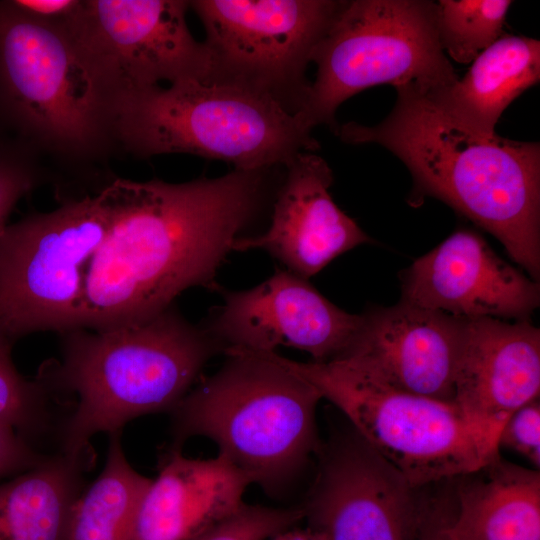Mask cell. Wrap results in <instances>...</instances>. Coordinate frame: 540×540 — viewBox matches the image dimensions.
Masks as SVG:
<instances>
[{
	"label": "cell",
	"mask_w": 540,
	"mask_h": 540,
	"mask_svg": "<svg viewBox=\"0 0 540 540\" xmlns=\"http://www.w3.org/2000/svg\"><path fill=\"white\" fill-rule=\"evenodd\" d=\"M264 170L234 169L182 183L115 178L101 191L108 208L81 299V328L147 320L215 274L260 203Z\"/></svg>",
	"instance_id": "obj_1"
},
{
	"label": "cell",
	"mask_w": 540,
	"mask_h": 540,
	"mask_svg": "<svg viewBox=\"0 0 540 540\" xmlns=\"http://www.w3.org/2000/svg\"><path fill=\"white\" fill-rule=\"evenodd\" d=\"M396 103L379 124L333 131L345 143L381 145L413 178L411 198H437L492 234L539 281L540 145L483 135L462 125L432 89L395 88Z\"/></svg>",
	"instance_id": "obj_2"
},
{
	"label": "cell",
	"mask_w": 540,
	"mask_h": 540,
	"mask_svg": "<svg viewBox=\"0 0 540 540\" xmlns=\"http://www.w3.org/2000/svg\"><path fill=\"white\" fill-rule=\"evenodd\" d=\"M62 336L63 360L46 377L77 396L63 432V454L77 460L97 433L172 412L207 361L223 352L207 329L190 324L172 306L141 322Z\"/></svg>",
	"instance_id": "obj_3"
},
{
	"label": "cell",
	"mask_w": 540,
	"mask_h": 540,
	"mask_svg": "<svg viewBox=\"0 0 540 540\" xmlns=\"http://www.w3.org/2000/svg\"><path fill=\"white\" fill-rule=\"evenodd\" d=\"M213 375L200 377L171 412L172 449L195 436L268 496L292 490L321 446L317 390L285 367L276 352L229 348Z\"/></svg>",
	"instance_id": "obj_4"
},
{
	"label": "cell",
	"mask_w": 540,
	"mask_h": 540,
	"mask_svg": "<svg viewBox=\"0 0 540 540\" xmlns=\"http://www.w3.org/2000/svg\"><path fill=\"white\" fill-rule=\"evenodd\" d=\"M122 92L66 26L0 0V124L36 153L66 162L117 148Z\"/></svg>",
	"instance_id": "obj_5"
},
{
	"label": "cell",
	"mask_w": 540,
	"mask_h": 540,
	"mask_svg": "<svg viewBox=\"0 0 540 540\" xmlns=\"http://www.w3.org/2000/svg\"><path fill=\"white\" fill-rule=\"evenodd\" d=\"M117 148L140 158L184 153L265 170L313 152L318 141L273 98L216 80L127 91L117 104Z\"/></svg>",
	"instance_id": "obj_6"
},
{
	"label": "cell",
	"mask_w": 540,
	"mask_h": 540,
	"mask_svg": "<svg viewBox=\"0 0 540 540\" xmlns=\"http://www.w3.org/2000/svg\"><path fill=\"white\" fill-rule=\"evenodd\" d=\"M278 359L416 488L473 473L499 455L498 435L455 403L396 388L356 359Z\"/></svg>",
	"instance_id": "obj_7"
},
{
	"label": "cell",
	"mask_w": 540,
	"mask_h": 540,
	"mask_svg": "<svg viewBox=\"0 0 540 540\" xmlns=\"http://www.w3.org/2000/svg\"><path fill=\"white\" fill-rule=\"evenodd\" d=\"M311 62L315 80L297 114L312 130L327 124L334 131L338 107L367 88L438 90L458 79L439 41L433 1H340Z\"/></svg>",
	"instance_id": "obj_8"
},
{
	"label": "cell",
	"mask_w": 540,
	"mask_h": 540,
	"mask_svg": "<svg viewBox=\"0 0 540 540\" xmlns=\"http://www.w3.org/2000/svg\"><path fill=\"white\" fill-rule=\"evenodd\" d=\"M108 208L100 189L0 232V335L81 329V299Z\"/></svg>",
	"instance_id": "obj_9"
},
{
	"label": "cell",
	"mask_w": 540,
	"mask_h": 540,
	"mask_svg": "<svg viewBox=\"0 0 540 540\" xmlns=\"http://www.w3.org/2000/svg\"><path fill=\"white\" fill-rule=\"evenodd\" d=\"M333 0H194L203 23L211 80L267 95L298 113L312 53L339 7Z\"/></svg>",
	"instance_id": "obj_10"
},
{
	"label": "cell",
	"mask_w": 540,
	"mask_h": 540,
	"mask_svg": "<svg viewBox=\"0 0 540 540\" xmlns=\"http://www.w3.org/2000/svg\"><path fill=\"white\" fill-rule=\"evenodd\" d=\"M188 8L184 0H82L67 29L123 94L210 81L211 56L188 28Z\"/></svg>",
	"instance_id": "obj_11"
},
{
	"label": "cell",
	"mask_w": 540,
	"mask_h": 540,
	"mask_svg": "<svg viewBox=\"0 0 540 540\" xmlns=\"http://www.w3.org/2000/svg\"><path fill=\"white\" fill-rule=\"evenodd\" d=\"M300 504L325 540H417L424 497L353 429L320 446Z\"/></svg>",
	"instance_id": "obj_12"
},
{
	"label": "cell",
	"mask_w": 540,
	"mask_h": 540,
	"mask_svg": "<svg viewBox=\"0 0 540 540\" xmlns=\"http://www.w3.org/2000/svg\"><path fill=\"white\" fill-rule=\"evenodd\" d=\"M318 292L308 279L276 270L260 285L228 292L207 328L225 349L275 352L288 346L324 362L341 356L362 325Z\"/></svg>",
	"instance_id": "obj_13"
},
{
	"label": "cell",
	"mask_w": 540,
	"mask_h": 540,
	"mask_svg": "<svg viewBox=\"0 0 540 540\" xmlns=\"http://www.w3.org/2000/svg\"><path fill=\"white\" fill-rule=\"evenodd\" d=\"M401 293L400 300L466 319L528 320L540 305L539 281L464 228L401 273Z\"/></svg>",
	"instance_id": "obj_14"
},
{
	"label": "cell",
	"mask_w": 540,
	"mask_h": 540,
	"mask_svg": "<svg viewBox=\"0 0 540 540\" xmlns=\"http://www.w3.org/2000/svg\"><path fill=\"white\" fill-rule=\"evenodd\" d=\"M362 318L357 336L339 357L356 359L396 388L454 403L465 318L403 300Z\"/></svg>",
	"instance_id": "obj_15"
},
{
	"label": "cell",
	"mask_w": 540,
	"mask_h": 540,
	"mask_svg": "<svg viewBox=\"0 0 540 540\" xmlns=\"http://www.w3.org/2000/svg\"><path fill=\"white\" fill-rule=\"evenodd\" d=\"M286 168L269 229L256 237L237 238L233 250L262 249L308 279L371 239L334 203L329 193L333 173L323 158L303 152Z\"/></svg>",
	"instance_id": "obj_16"
},
{
	"label": "cell",
	"mask_w": 540,
	"mask_h": 540,
	"mask_svg": "<svg viewBox=\"0 0 540 540\" xmlns=\"http://www.w3.org/2000/svg\"><path fill=\"white\" fill-rule=\"evenodd\" d=\"M540 393V330L529 320L465 318L454 403L499 436Z\"/></svg>",
	"instance_id": "obj_17"
},
{
	"label": "cell",
	"mask_w": 540,
	"mask_h": 540,
	"mask_svg": "<svg viewBox=\"0 0 540 540\" xmlns=\"http://www.w3.org/2000/svg\"><path fill=\"white\" fill-rule=\"evenodd\" d=\"M251 484L219 454L194 459L170 448L141 502L131 540H191L236 512Z\"/></svg>",
	"instance_id": "obj_18"
},
{
	"label": "cell",
	"mask_w": 540,
	"mask_h": 540,
	"mask_svg": "<svg viewBox=\"0 0 540 540\" xmlns=\"http://www.w3.org/2000/svg\"><path fill=\"white\" fill-rule=\"evenodd\" d=\"M455 518L471 540H540V472L500 454L456 478Z\"/></svg>",
	"instance_id": "obj_19"
},
{
	"label": "cell",
	"mask_w": 540,
	"mask_h": 540,
	"mask_svg": "<svg viewBox=\"0 0 540 540\" xmlns=\"http://www.w3.org/2000/svg\"><path fill=\"white\" fill-rule=\"evenodd\" d=\"M539 80L540 42L504 33L472 61L463 78L432 92L462 125L493 135L505 109Z\"/></svg>",
	"instance_id": "obj_20"
},
{
	"label": "cell",
	"mask_w": 540,
	"mask_h": 540,
	"mask_svg": "<svg viewBox=\"0 0 540 540\" xmlns=\"http://www.w3.org/2000/svg\"><path fill=\"white\" fill-rule=\"evenodd\" d=\"M81 460L64 454L0 485V540H67Z\"/></svg>",
	"instance_id": "obj_21"
},
{
	"label": "cell",
	"mask_w": 540,
	"mask_h": 540,
	"mask_svg": "<svg viewBox=\"0 0 540 540\" xmlns=\"http://www.w3.org/2000/svg\"><path fill=\"white\" fill-rule=\"evenodd\" d=\"M105 466L72 507L67 540H131L141 502L152 482L128 462L120 431L109 434Z\"/></svg>",
	"instance_id": "obj_22"
},
{
	"label": "cell",
	"mask_w": 540,
	"mask_h": 540,
	"mask_svg": "<svg viewBox=\"0 0 540 540\" xmlns=\"http://www.w3.org/2000/svg\"><path fill=\"white\" fill-rule=\"evenodd\" d=\"M509 0H440L436 2L438 37L445 55L472 62L504 32Z\"/></svg>",
	"instance_id": "obj_23"
},
{
	"label": "cell",
	"mask_w": 540,
	"mask_h": 540,
	"mask_svg": "<svg viewBox=\"0 0 540 540\" xmlns=\"http://www.w3.org/2000/svg\"><path fill=\"white\" fill-rule=\"evenodd\" d=\"M13 342L0 335V424L15 429L22 437L43 423L44 380L29 381L16 369Z\"/></svg>",
	"instance_id": "obj_24"
},
{
	"label": "cell",
	"mask_w": 540,
	"mask_h": 540,
	"mask_svg": "<svg viewBox=\"0 0 540 540\" xmlns=\"http://www.w3.org/2000/svg\"><path fill=\"white\" fill-rule=\"evenodd\" d=\"M303 520L300 504L273 507L244 503L232 515L191 540H265Z\"/></svg>",
	"instance_id": "obj_25"
},
{
	"label": "cell",
	"mask_w": 540,
	"mask_h": 540,
	"mask_svg": "<svg viewBox=\"0 0 540 540\" xmlns=\"http://www.w3.org/2000/svg\"><path fill=\"white\" fill-rule=\"evenodd\" d=\"M36 154L14 137H0V232L16 203L42 180Z\"/></svg>",
	"instance_id": "obj_26"
},
{
	"label": "cell",
	"mask_w": 540,
	"mask_h": 540,
	"mask_svg": "<svg viewBox=\"0 0 540 540\" xmlns=\"http://www.w3.org/2000/svg\"><path fill=\"white\" fill-rule=\"evenodd\" d=\"M498 448L505 447L524 457L533 469L540 467V401H530L514 411L503 424Z\"/></svg>",
	"instance_id": "obj_27"
},
{
	"label": "cell",
	"mask_w": 540,
	"mask_h": 540,
	"mask_svg": "<svg viewBox=\"0 0 540 540\" xmlns=\"http://www.w3.org/2000/svg\"><path fill=\"white\" fill-rule=\"evenodd\" d=\"M417 540H471L456 522L453 492L424 499Z\"/></svg>",
	"instance_id": "obj_28"
},
{
	"label": "cell",
	"mask_w": 540,
	"mask_h": 540,
	"mask_svg": "<svg viewBox=\"0 0 540 540\" xmlns=\"http://www.w3.org/2000/svg\"><path fill=\"white\" fill-rule=\"evenodd\" d=\"M42 461L15 429L0 424V477L27 471Z\"/></svg>",
	"instance_id": "obj_29"
},
{
	"label": "cell",
	"mask_w": 540,
	"mask_h": 540,
	"mask_svg": "<svg viewBox=\"0 0 540 540\" xmlns=\"http://www.w3.org/2000/svg\"><path fill=\"white\" fill-rule=\"evenodd\" d=\"M25 15L42 23L66 26L78 12L82 0H11Z\"/></svg>",
	"instance_id": "obj_30"
},
{
	"label": "cell",
	"mask_w": 540,
	"mask_h": 540,
	"mask_svg": "<svg viewBox=\"0 0 540 540\" xmlns=\"http://www.w3.org/2000/svg\"><path fill=\"white\" fill-rule=\"evenodd\" d=\"M265 540H325V537L321 532L308 525L305 527L297 525Z\"/></svg>",
	"instance_id": "obj_31"
}]
</instances>
